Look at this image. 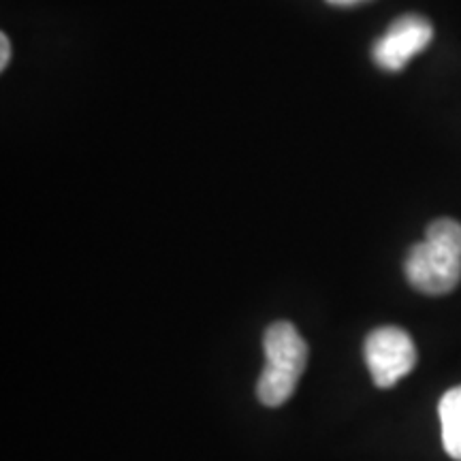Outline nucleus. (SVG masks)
Returning <instances> with one entry per match:
<instances>
[{
    "mask_svg": "<svg viewBox=\"0 0 461 461\" xmlns=\"http://www.w3.org/2000/svg\"><path fill=\"white\" fill-rule=\"evenodd\" d=\"M408 285L423 295H447L461 280V224L453 218L434 221L425 240L408 250L403 261Z\"/></svg>",
    "mask_w": 461,
    "mask_h": 461,
    "instance_id": "1",
    "label": "nucleus"
},
{
    "mask_svg": "<svg viewBox=\"0 0 461 461\" xmlns=\"http://www.w3.org/2000/svg\"><path fill=\"white\" fill-rule=\"evenodd\" d=\"M265 367L257 383V397L263 406L278 408L295 393L308 363V346L288 321L269 325L263 336Z\"/></svg>",
    "mask_w": 461,
    "mask_h": 461,
    "instance_id": "2",
    "label": "nucleus"
},
{
    "mask_svg": "<svg viewBox=\"0 0 461 461\" xmlns=\"http://www.w3.org/2000/svg\"><path fill=\"white\" fill-rule=\"evenodd\" d=\"M367 370L378 389H391L417 366V346L400 327H378L363 346Z\"/></svg>",
    "mask_w": 461,
    "mask_h": 461,
    "instance_id": "3",
    "label": "nucleus"
},
{
    "mask_svg": "<svg viewBox=\"0 0 461 461\" xmlns=\"http://www.w3.org/2000/svg\"><path fill=\"white\" fill-rule=\"evenodd\" d=\"M434 28L423 15L406 14L384 31L383 37L372 45V60L383 71H402L419 51L428 48Z\"/></svg>",
    "mask_w": 461,
    "mask_h": 461,
    "instance_id": "4",
    "label": "nucleus"
},
{
    "mask_svg": "<svg viewBox=\"0 0 461 461\" xmlns=\"http://www.w3.org/2000/svg\"><path fill=\"white\" fill-rule=\"evenodd\" d=\"M438 414H440L442 447L448 457L461 461V387L448 389L442 395Z\"/></svg>",
    "mask_w": 461,
    "mask_h": 461,
    "instance_id": "5",
    "label": "nucleus"
},
{
    "mask_svg": "<svg viewBox=\"0 0 461 461\" xmlns=\"http://www.w3.org/2000/svg\"><path fill=\"white\" fill-rule=\"evenodd\" d=\"M11 60V41L7 34H0V71H5Z\"/></svg>",
    "mask_w": 461,
    "mask_h": 461,
    "instance_id": "6",
    "label": "nucleus"
},
{
    "mask_svg": "<svg viewBox=\"0 0 461 461\" xmlns=\"http://www.w3.org/2000/svg\"><path fill=\"white\" fill-rule=\"evenodd\" d=\"M333 7H355V5L367 3V0H327Z\"/></svg>",
    "mask_w": 461,
    "mask_h": 461,
    "instance_id": "7",
    "label": "nucleus"
}]
</instances>
